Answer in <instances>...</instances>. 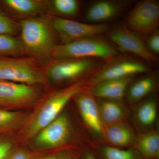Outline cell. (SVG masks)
I'll use <instances>...</instances> for the list:
<instances>
[{"instance_id": "cell-1", "label": "cell", "mask_w": 159, "mask_h": 159, "mask_svg": "<svg viewBox=\"0 0 159 159\" xmlns=\"http://www.w3.org/2000/svg\"><path fill=\"white\" fill-rule=\"evenodd\" d=\"M19 38L25 55L43 65L52 59L58 37L48 14L20 20Z\"/></svg>"}, {"instance_id": "cell-2", "label": "cell", "mask_w": 159, "mask_h": 159, "mask_svg": "<svg viewBox=\"0 0 159 159\" xmlns=\"http://www.w3.org/2000/svg\"><path fill=\"white\" fill-rule=\"evenodd\" d=\"M84 80L54 91L45 99L24 129V137L29 139L39 132L61 114L63 109L72 98L82 91Z\"/></svg>"}, {"instance_id": "cell-3", "label": "cell", "mask_w": 159, "mask_h": 159, "mask_svg": "<svg viewBox=\"0 0 159 159\" xmlns=\"http://www.w3.org/2000/svg\"><path fill=\"white\" fill-rule=\"evenodd\" d=\"M118 51L110 43L98 36L58 44L52 58H93L107 61L117 56Z\"/></svg>"}, {"instance_id": "cell-4", "label": "cell", "mask_w": 159, "mask_h": 159, "mask_svg": "<svg viewBox=\"0 0 159 159\" xmlns=\"http://www.w3.org/2000/svg\"><path fill=\"white\" fill-rule=\"evenodd\" d=\"M101 59L52 58L43 65L44 82L59 84L74 81L93 73L102 65Z\"/></svg>"}, {"instance_id": "cell-5", "label": "cell", "mask_w": 159, "mask_h": 159, "mask_svg": "<svg viewBox=\"0 0 159 159\" xmlns=\"http://www.w3.org/2000/svg\"><path fill=\"white\" fill-rule=\"evenodd\" d=\"M0 80L34 86L43 83V65L27 56L0 58Z\"/></svg>"}, {"instance_id": "cell-6", "label": "cell", "mask_w": 159, "mask_h": 159, "mask_svg": "<svg viewBox=\"0 0 159 159\" xmlns=\"http://www.w3.org/2000/svg\"><path fill=\"white\" fill-rule=\"evenodd\" d=\"M149 68L145 63L128 56L117 57L107 61L92 74L88 84L90 87L99 82L147 73Z\"/></svg>"}, {"instance_id": "cell-7", "label": "cell", "mask_w": 159, "mask_h": 159, "mask_svg": "<svg viewBox=\"0 0 159 159\" xmlns=\"http://www.w3.org/2000/svg\"><path fill=\"white\" fill-rule=\"evenodd\" d=\"M58 39L61 43L98 36L108 31L104 24H87L48 14Z\"/></svg>"}, {"instance_id": "cell-8", "label": "cell", "mask_w": 159, "mask_h": 159, "mask_svg": "<svg viewBox=\"0 0 159 159\" xmlns=\"http://www.w3.org/2000/svg\"><path fill=\"white\" fill-rule=\"evenodd\" d=\"M128 29L140 36H147L157 29L159 24V4L154 0L137 3L127 16Z\"/></svg>"}, {"instance_id": "cell-9", "label": "cell", "mask_w": 159, "mask_h": 159, "mask_svg": "<svg viewBox=\"0 0 159 159\" xmlns=\"http://www.w3.org/2000/svg\"><path fill=\"white\" fill-rule=\"evenodd\" d=\"M108 38L122 52L136 55L147 62L157 61V56L149 52L140 36L127 27L116 28L109 33Z\"/></svg>"}, {"instance_id": "cell-10", "label": "cell", "mask_w": 159, "mask_h": 159, "mask_svg": "<svg viewBox=\"0 0 159 159\" xmlns=\"http://www.w3.org/2000/svg\"><path fill=\"white\" fill-rule=\"evenodd\" d=\"M70 128L68 117L65 114H61L34 136L35 143L43 148L60 146L68 139Z\"/></svg>"}, {"instance_id": "cell-11", "label": "cell", "mask_w": 159, "mask_h": 159, "mask_svg": "<svg viewBox=\"0 0 159 159\" xmlns=\"http://www.w3.org/2000/svg\"><path fill=\"white\" fill-rule=\"evenodd\" d=\"M38 96L34 85L0 80V106L29 104Z\"/></svg>"}, {"instance_id": "cell-12", "label": "cell", "mask_w": 159, "mask_h": 159, "mask_svg": "<svg viewBox=\"0 0 159 159\" xmlns=\"http://www.w3.org/2000/svg\"><path fill=\"white\" fill-rule=\"evenodd\" d=\"M0 7L10 17L20 20L48 14L47 0H0Z\"/></svg>"}, {"instance_id": "cell-13", "label": "cell", "mask_w": 159, "mask_h": 159, "mask_svg": "<svg viewBox=\"0 0 159 159\" xmlns=\"http://www.w3.org/2000/svg\"><path fill=\"white\" fill-rule=\"evenodd\" d=\"M83 120L94 133L99 136L104 135V126L99 116L97 100L88 92L81 91L74 97Z\"/></svg>"}, {"instance_id": "cell-14", "label": "cell", "mask_w": 159, "mask_h": 159, "mask_svg": "<svg viewBox=\"0 0 159 159\" xmlns=\"http://www.w3.org/2000/svg\"><path fill=\"white\" fill-rule=\"evenodd\" d=\"M134 76L109 80L91 87L89 93L99 99L120 101L123 99Z\"/></svg>"}, {"instance_id": "cell-15", "label": "cell", "mask_w": 159, "mask_h": 159, "mask_svg": "<svg viewBox=\"0 0 159 159\" xmlns=\"http://www.w3.org/2000/svg\"><path fill=\"white\" fill-rule=\"evenodd\" d=\"M119 3L110 1H100L91 5L87 10L85 17L92 24L101 23L117 16L122 10Z\"/></svg>"}, {"instance_id": "cell-16", "label": "cell", "mask_w": 159, "mask_h": 159, "mask_svg": "<svg viewBox=\"0 0 159 159\" xmlns=\"http://www.w3.org/2000/svg\"><path fill=\"white\" fill-rule=\"evenodd\" d=\"M103 136L112 146L122 148L130 146L135 139L133 129L124 122L105 126Z\"/></svg>"}, {"instance_id": "cell-17", "label": "cell", "mask_w": 159, "mask_h": 159, "mask_svg": "<svg viewBox=\"0 0 159 159\" xmlns=\"http://www.w3.org/2000/svg\"><path fill=\"white\" fill-rule=\"evenodd\" d=\"M97 102L99 116L104 126L123 122L126 112L120 101L99 99Z\"/></svg>"}, {"instance_id": "cell-18", "label": "cell", "mask_w": 159, "mask_h": 159, "mask_svg": "<svg viewBox=\"0 0 159 159\" xmlns=\"http://www.w3.org/2000/svg\"><path fill=\"white\" fill-rule=\"evenodd\" d=\"M134 148L144 159H159L158 133L152 131L142 135L137 140Z\"/></svg>"}, {"instance_id": "cell-19", "label": "cell", "mask_w": 159, "mask_h": 159, "mask_svg": "<svg viewBox=\"0 0 159 159\" xmlns=\"http://www.w3.org/2000/svg\"><path fill=\"white\" fill-rule=\"evenodd\" d=\"M156 85V80L153 76L143 77L130 84L126 91L128 102L134 103L139 102L150 93Z\"/></svg>"}, {"instance_id": "cell-20", "label": "cell", "mask_w": 159, "mask_h": 159, "mask_svg": "<svg viewBox=\"0 0 159 159\" xmlns=\"http://www.w3.org/2000/svg\"><path fill=\"white\" fill-rule=\"evenodd\" d=\"M80 2L77 0H52L48 1V14L66 18L78 15Z\"/></svg>"}, {"instance_id": "cell-21", "label": "cell", "mask_w": 159, "mask_h": 159, "mask_svg": "<svg viewBox=\"0 0 159 159\" xmlns=\"http://www.w3.org/2000/svg\"><path fill=\"white\" fill-rule=\"evenodd\" d=\"M25 56L19 37L0 34V58Z\"/></svg>"}, {"instance_id": "cell-22", "label": "cell", "mask_w": 159, "mask_h": 159, "mask_svg": "<svg viewBox=\"0 0 159 159\" xmlns=\"http://www.w3.org/2000/svg\"><path fill=\"white\" fill-rule=\"evenodd\" d=\"M157 107L155 99L149 98L142 102L138 107L136 118L140 125L148 127L153 125L156 120Z\"/></svg>"}, {"instance_id": "cell-23", "label": "cell", "mask_w": 159, "mask_h": 159, "mask_svg": "<svg viewBox=\"0 0 159 159\" xmlns=\"http://www.w3.org/2000/svg\"><path fill=\"white\" fill-rule=\"evenodd\" d=\"M102 159H144L135 149L105 146L100 151Z\"/></svg>"}, {"instance_id": "cell-24", "label": "cell", "mask_w": 159, "mask_h": 159, "mask_svg": "<svg viewBox=\"0 0 159 159\" xmlns=\"http://www.w3.org/2000/svg\"><path fill=\"white\" fill-rule=\"evenodd\" d=\"M20 23L10 17L0 7V34L16 36L20 34Z\"/></svg>"}, {"instance_id": "cell-25", "label": "cell", "mask_w": 159, "mask_h": 159, "mask_svg": "<svg viewBox=\"0 0 159 159\" xmlns=\"http://www.w3.org/2000/svg\"><path fill=\"white\" fill-rule=\"evenodd\" d=\"M21 115L18 112L0 109V131H5L19 121Z\"/></svg>"}, {"instance_id": "cell-26", "label": "cell", "mask_w": 159, "mask_h": 159, "mask_svg": "<svg viewBox=\"0 0 159 159\" xmlns=\"http://www.w3.org/2000/svg\"><path fill=\"white\" fill-rule=\"evenodd\" d=\"M145 46L152 54L157 56L159 54V31L157 29L148 35Z\"/></svg>"}, {"instance_id": "cell-27", "label": "cell", "mask_w": 159, "mask_h": 159, "mask_svg": "<svg viewBox=\"0 0 159 159\" xmlns=\"http://www.w3.org/2000/svg\"><path fill=\"white\" fill-rule=\"evenodd\" d=\"M12 146L9 142H0V159H8L11 154Z\"/></svg>"}, {"instance_id": "cell-28", "label": "cell", "mask_w": 159, "mask_h": 159, "mask_svg": "<svg viewBox=\"0 0 159 159\" xmlns=\"http://www.w3.org/2000/svg\"><path fill=\"white\" fill-rule=\"evenodd\" d=\"M34 156L25 150H19L11 153L8 159H34Z\"/></svg>"}, {"instance_id": "cell-29", "label": "cell", "mask_w": 159, "mask_h": 159, "mask_svg": "<svg viewBox=\"0 0 159 159\" xmlns=\"http://www.w3.org/2000/svg\"><path fill=\"white\" fill-rule=\"evenodd\" d=\"M83 159H97L93 154L91 152H87L84 154Z\"/></svg>"}, {"instance_id": "cell-30", "label": "cell", "mask_w": 159, "mask_h": 159, "mask_svg": "<svg viewBox=\"0 0 159 159\" xmlns=\"http://www.w3.org/2000/svg\"><path fill=\"white\" fill-rule=\"evenodd\" d=\"M42 159H58V157L55 156H50L47 157Z\"/></svg>"}, {"instance_id": "cell-31", "label": "cell", "mask_w": 159, "mask_h": 159, "mask_svg": "<svg viewBox=\"0 0 159 159\" xmlns=\"http://www.w3.org/2000/svg\"><path fill=\"white\" fill-rule=\"evenodd\" d=\"M58 159H70L69 158L67 157H58Z\"/></svg>"}]
</instances>
